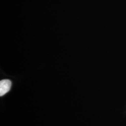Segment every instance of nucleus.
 Returning <instances> with one entry per match:
<instances>
[{"label": "nucleus", "instance_id": "nucleus-1", "mask_svg": "<svg viewBox=\"0 0 126 126\" xmlns=\"http://www.w3.org/2000/svg\"><path fill=\"white\" fill-rule=\"evenodd\" d=\"M11 82L9 79H3L0 81V96H2L10 90Z\"/></svg>", "mask_w": 126, "mask_h": 126}]
</instances>
